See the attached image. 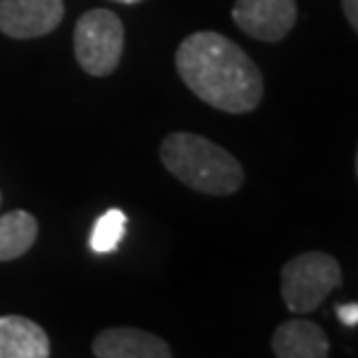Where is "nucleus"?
<instances>
[{
    "label": "nucleus",
    "mask_w": 358,
    "mask_h": 358,
    "mask_svg": "<svg viewBox=\"0 0 358 358\" xmlns=\"http://www.w3.org/2000/svg\"><path fill=\"white\" fill-rule=\"evenodd\" d=\"M335 312H338L340 321L345 326H356L358 324V305L356 303H342V305H335Z\"/></svg>",
    "instance_id": "obj_12"
},
{
    "label": "nucleus",
    "mask_w": 358,
    "mask_h": 358,
    "mask_svg": "<svg viewBox=\"0 0 358 358\" xmlns=\"http://www.w3.org/2000/svg\"><path fill=\"white\" fill-rule=\"evenodd\" d=\"M272 354L277 358H326L331 354V342L314 321L289 319L272 335Z\"/></svg>",
    "instance_id": "obj_8"
},
{
    "label": "nucleus",
    "mask_w": 358,
    "mask_h": 358,
    "mask_svg": "<svg viewBox=\"0 0 358 358\" xmlns=\"http://www.w3.org/2000/svg\"><path fill=\"white\" fill-rule=\"evenodd\" d=\"M179 80L205 105L228 114H249L263 100V75L245 49L217 31H198L179 42Z\"/></svg>",
    "instance_id": "obj_1"
},
{
    "label": "nucleus",
    "mask_w": 358,
    "mask_h": 358,
    "mask_svg": "<svg viewBox=\"0 0 358 358\" xmlns=\"http://www.w3.org/2000/svg\"><path fill=\"white\" fill-rule=\"evenodd\" d=\"M342 286V268L326 252L293 256L282 268V300L293 314L317 312L321 303Z\"/></svg>",
    "instance_id": "obj_3"
},
{
    "label": "nucleus",
    "mask_w": 358,
    "mask_h": 358,
    "mask_svg": "<svg viewBox=\"0 0 358 358\" xmlns=\"http://www.w3.org/2000/svg\"><path fill=\"white\" fill-rule=\"evenodd\" d=\"M114 3H121V5H138L142 0H114Z\"/></svg>",
    "instance_id": "obj_14"
},
{
    "label": "nucleus",
    "mask_w": 358,
    "mask_h": 358,
    "mask_svg": "<svg viewBox=\"0 0 358 358\" xmlns=\"http://www.w3.org/2000/svg\"><path fill=\"white\" fill-rule=\"evenodd\" d=\"M126 221L128 217L117 207L107 210L105 214H100L98 221L93 224L91 238H89V247L93 254H112L117 252L121 240L126 235Z\"/></svg>",
    "instance_id": "obj_11"
},
{
    "label": "nucleus",
    "mask_w": 358,
    "mask_h": 358,
    "mask_svg": "<svg viewBox=\"0 0 358 358\" xmlns=\"http://www.w3.org/2000/svg\"><path fill=\"white\" fill-rule=\"evenodd\" d=\"M38 219L26 210H12L0 217V263L17 261L33 249L38 240Z\"/></svg>",
    "instance_id": "obj_10"
},
{
    "label": "nucleus",
    "mask_w": 358,
    "mask_h": 358,
    "mask_svg": "<svg viewBox=\"0 0 358 358\" xmlns=\"http://www.w3.org/2000/svg\"><path fill=\"white\" fill-rule=\"evenodd\" d=\"M126 45V28L112 10L84 12L75 24V59L91 77H107L119 68Z\"/></svg>",
    "instance_id": "obj_4"
},
{
    "label": "nucleus",
    "mask_w": 358,
    "mask_h": 358,
    "mask_svg": "<svg viewBox=\"0 0 358 358\" xmlns=\"http://www.w3.org/2000/svg\"><path fill=\"white\" fill-rule=\"evenodd\" d=\"M233 24L261 42H282L298 21L296 0H235Z\"/></svg>",
    "instance_id": "obj_5"
},
{
    "label": "nucleus",
    "mask_w": 358,
    "mask_h": 358,
    "mask_svg": "<svg viewBox=\"0 0 358 358\" xmlns=\"http://www.w3.org/2000/svg\"><path fill=\"white\" fill-rule=\"evenodd\" d=\"M0 205H3V193H0Z\"/></svg>",
    "instance_id": "obj_15"
},
{
    "label": "nucleus",
    "mask_w": 358,
    "mask_h": 358,
    "mask_svg": "<svg viewBox=\"0 0 358 358\" xmlns=\"http://www.w3.org/2000/svg\"><path fill=\"white\" fill-rule=\"evenodd\" d=\"M66 17L63 0H0V33L12 40L45 38Z\"/></svg>",
    "instance_id": "obj_6"
},
{
    "label": "nucleus",
    "mask_w": 358,
    "mask_h": 358,
    "mask_svg": "<svg viewBox=\"0 0 358 358\" xmlns=\"http://www.w3.org/2000/svg\"><path fill=\"white\" fill-rule=\"evenodd\" d=\"M159 159L175 179L205 196H233L245 184L242 163L198 133H170L161 142Z\"/></svg>",
    "instance_id": "obj_2"
},
{
    "label": "nucleus",
    "mask_w": 358,
    "mask_h": 358,
    "mask_svg": "<svg viewBox=\"0 0 358 358\" xmlns=\"http://www.w3.org/2000/svg\"><path fill=\"white\" fill-rule=\"evenodd\" d=\"M52 342L38 321L21 314L0 317V358H49Z\"/></svg>",
    "instance_id": "obj_9"
},
{
    "label": "nucleus",
    "mask_w": 358,
    "mask_h": 358,
    "mask_svg": "<svg viewBox=\"0 0 358 358\" xmlns=\"http://www.w3.org/2000/svg\"><path fill=\"white\" fill-rule=\"evenodd\" d=\"M342 10H345L349 26L358 31V0H342Z\"/></svg>",
    "instance_id": "obj_13"
},
{
    "label": "nucleus",
    "mask_w": 358,
    "mask_h": 358,
    "mask_svg": "<svg viewBox=\"0 0 358 358\" xmlns=\"http://www.w3.org/2000/svg\"><path fill=\"white\" fill-rule=\"evenodd\" d=\"M96 358H170L173 349L159 335L142 328H107L91 342Z\"/></svg>",
    "instance_id": "obj_7"
}]
</instances>
